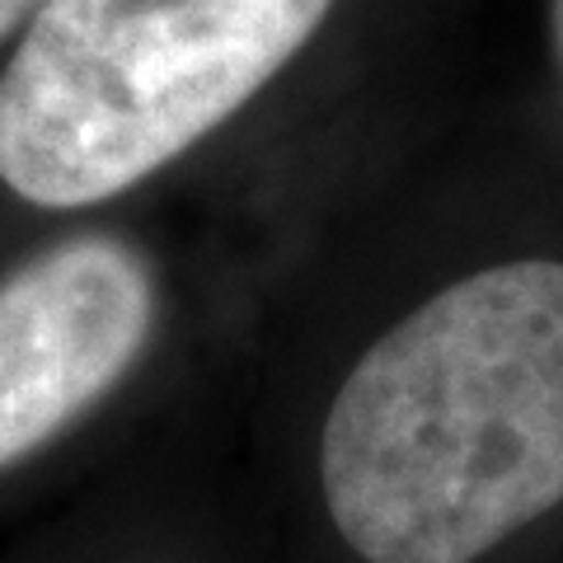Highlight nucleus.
Returning <instances> with one entry per match:
<instances>
[{
  "label": "nucleus",
  "mask_w": 563,
  "mask_h": 563,
  "mask_svg": "<svg viewBox=\"0 0 563 563\" xmlns=\"http://www.w3.org/2000/svg\"><path fill=\"white\" fill-rule=\"evenodd\" d=\"M324 507L366 563H474L563 503V263L470 273L329 404Z\"/></svg>",
  "instance_id": "nucleus-1"
},
{
  "label": "nucleus",
  "mask_w": 563,
  "mask_h": 563,
  "mask_svg": "<svg viewBox=\"0 0 563 563\" xmlns=\"http://www.w3.org/2000/svg\"><path fill=\"white\" fill-rule=\"evenodd\" d=\"M333 0H47L0 76V184L109 202L268 85Z\"/></svg>",
  "instance_id": "nucleus-2"
},
{
  "label": "nucleus",
  "mask_w": 563,
  "mask_h": 563,
  "mask_svg": "<svg viewBox=\"0 0 563 563\" xmlns=\"http://www.w3.org/2000/svg\"><path fill=\"white\" fill-rule=\"evenodd\" d=\"M155 277L118 235H76L0 282V470L85 418L146 352Z\"/></svg>",
  "instance_id": "nucleus-3"
},
{
  "label": "nucleus",
  "mask_w": 563,
  "mask_h": 563,
  "mask_svg": "<svg viewBox=\"0 0 563 563\" xmlns=\"http://www.w3.org/2000/svg\"><path fill=\"white\" fill-rule=\"evenodd\" d=\"M43 5H47V0H0V38H5V33H14L24 20H33V14H38Z\"/></svg>",
  "instance_id": "nucleus-4"
},
{
  "label": "nucleus",
  "mask_w": 563,
  "mask_h": 563,
  "mask_svg": "<svg viewBox=\"0 0 563 563\" xmlns=\"http://www.w3.org/2000/svg\"><path fill=\"white\" fill-rule=\"evenodd\" d=\"M554 43H559V62H563V0H554Z\"/></svg>",
  "instance_id": "nucleus-5"
}]
</instances>
